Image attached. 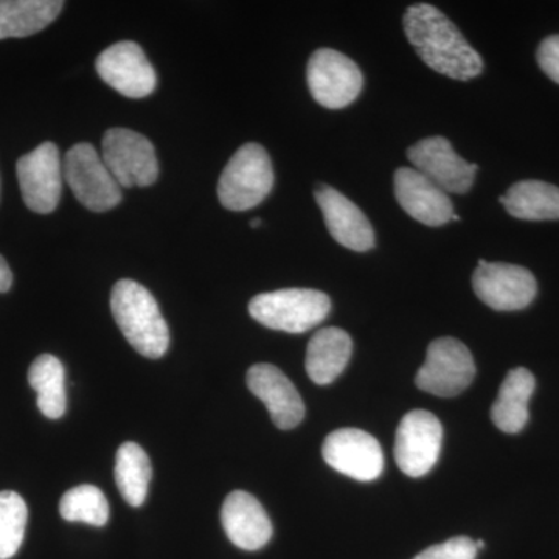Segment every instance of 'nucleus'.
<instances>
[{"label":"nucleus","instance_id":"17","mask_svg":"<svg viewBox=\"0 0 559 559\" xmlns=\"http://www.w3.org/2000/svg\"><path fill=\"white\" fill-rule=\"evenodd\" d=\"M248 388L266 404L272 421L278 429L289 430L300 425L305 417L304 400L278 367L271 364L250 367Z\"/></svg>","mask_w":559,"mask_h":559},{"label":"nucleus","instance_id":"32","mask_svg":"<svg viewBox=\"0 0 559 559\" xmlns=\"http://www.w3.org/2000/svg\"><path fill=\"white\" fill-rule=\"evenodd\" d=\"M459 219H460V216L455 215V213H454V215H452L451 221H459Z\"/></svg>","mask_w":559,"mask_h":559},{"label":"nucleus","instance_id":"5","mask_svg":"<svg viewBox=\"0 0 559 559\" xmlns=\"http://www.w3.org/2000/svg\"><path fill=\"white\" fill-rule=\"evenodd\" d=\"M64 180L76 200L92 212H108L121 201V187L91 143H76L62 164Z\"/></svg>","mask_w":559,"mask_h":559},{"label":"nucleus","instance_id":"9","mask_svg":"<svg viewBox=\"0 0 559 559\" xmlns=\"http://www.w3.org/2000/svg\"><path fill=\"white\" fill-rule=\"evenodd\" d=\"M16 171L22 200L32 212L47 215L58 207L64 170L55 143H40L38 148L22 156L17 160Z\"/></svg>","mask_w":559,"mask_h":559},{"label":"nucleus","instance_id":"8","mask_svg":"<svg viewBox=\"0 0 559 559\" xmlns=\"http://www.w3.org/2000/svg\"><path fill=\"white\" fill-rule=\"evenodd\" d=\"M307 80L312 98L326 109L347 108L364 87L358 64L333 49H319L311 55Z\"/></svg>","mask_w":559,"mask_h":559},{"label":"nucleus","instance_id":"3","mask_svg":"<svg viewBox=\"0 0 559 559\" xmlns=\"http://www.w3.org/2000/svg\"><path fill=\"white\" fill-rule=\"evenodd\" d=\"M331 310L326 294L316 289L290 288L259 294L249 304L257 322L285 333H305L320 325Z\"/></svg>","mask_w":559,"mask_h":559},{"label":"nucleus","instance_id":"25","mask_svg":"<svg viewBox=\"0 0 559 559\" xmlns=\"http://www.w3.org/2000/svg\"><path fill=\"white\" fill-rule=\"evenodd\" d=\"M60 513L66 521L103 527L109 521V503L100 488L80 485L62 496Z\"/></svg>","mask_w":559,"mask_h":559},{"label":"nucleus","instance_id":"7","mask_svg":"<svg viewBox=\"0 0 559 559\" xmlns=\"http://www.w3.org/2000/svg\"><path fill=\"white\" fill-rule=\"evenodd\" d=\"M476 377L473 355L463 342L454 337H440L430 342L426 362L415 377L423 392L440 399H452L469 388Z\"/></svg>","mask_w":559,"mask_h":559},{"label":"nucleus","instance_id":"4","mask_svg":"<svg viewBox=\"0 0 559 559\" xmlns=\"http://www.w3.org/2000/svg\"><path fill=\"white\" fill-rule=\"evenodd\" d=\"M274 187V168L267 151L246 143L231 156L218 183L221 204L231 212L257 207Z\"/></svg>","mask_w":559,"mask_h":559},{"label":"nucleus","instance_id":"21","mask_svg":"<svg viewBox=\"0 0 559 559\" xmlns=\"http://www.w3.org/2000/svg\"><path fill=\"white\" fill-rule=\"evenodd\" d=\"M62 7L60 0H0V39L36 35L57 20Z\"/></svg>","mask_w":559,"mask_h":559},{"label":"nucleus","instance_id":"23","mask_svg":"<svg viewBox=\"0 0 559 559\" xmlns=\"http://www.w3.org/2000/svg\"><path fill=\"white\" fill-rule=\"evenodd\" d=\"M66 374L61 360L53 355H40L28 370V382L38 393V407L44 417L61 418L68 407Z\"/></svg>","mask_w":559,"mask_h":559},{"label":"nucleus","instance_id":"14","mask_svg":"<svg viewBox=\"0 0 559 559\" xmlns=\"http://www.w3.org/2000/svg\"><path fill=\"white\" fill-rule=\"evenodd\" d=\"M415 170L421 173L447 193L465 194L473 187L477 165L469 164L452 148L444 138L419 140L407 150Z\"/></svg>","mask_w":559,"mask_h":559},{"label":"nucleus","instance_id":"29","mask_svg":"<svg viewBox=\"0 0 559 559\" xmlns=\"http://www.w3.org/2000/svg\"><path fill=\"white\" fill-rule=\"evenodd\" d=\"M11 285H13V274L7 260L0 255V294L9 293Z\"/></svg>","mask_w":559,"mask_h":559},{"label":"nucleus","instance_id":"11","mask_svg":"<svg viewBox=\"0 0 559 559\" xmlns=\"http://www.w3.org/2000/svg\"><path fill=\"white\" fill-rule=\"evenodd\" d=\"M443 441V426L428 411H412L401 419L395 440V460L406 476H426L436 466Z\"/></svg>","mask_w":559,"mask_h":559},{"label":"nucleus","instance_id":"26","mask_svg":"<svg viewBox=\"0 0 559 559\" xmlns=\"http://www.w3.org/2000/svg\"><path fill=\"white\" fill-rule=\"evenodd\" d=\"M28 509L14 491H0V559H10L20 551L27 527Z\"/></svg>","mask_w":559,"mask_h":559},{"label":"nucleus","instance_id":"22","mask_svg":"<svg viewBox=\"0 0 559 559\" xmlns=\"http://www.w3.org/2000/svg\"><path fill=\"white\" fill-rule=\"evenodd\" d=\"M513 218L524 221L559 219V189L543 180H520L499 198Z\"/></svg>","mask_w":559,"mask_h":559},{"label":"nucleus","instance_id":"27","mask_svg":"<svg viewBox=\"0 0 559 559\" xmlns=\"http://www.w3.org/2000/svg\"><path fill=\"white\" fill-rule=\"evenodd\" d=\"M476 543L468 536H457V538L430 546L414 559H476Z\"/></svg>","mask_w":559,"mask_h":559},{"label":"nucleus","instance_id":"19","mask_svg":"<svg viewBox=\"0 0 559 559\" xmlns=\"http://www.w3.org/2000/svg\"><path fill=\"white\" fill-rule=\"evenodd\" d=\"M353 341L347 331L342 329L319 330L311 337L307 348L308 377L318 385H329L341 377L352 358Z\"/></svg>","mask_w":559,"mask_h":559},{"label":"nucleus","instance_id":"2","mask_svg":"<svg viewBox=\"0 0 559 559\" xmlns=\"http://www.w3.org/2000/svg\"><path fill=\"white\" fill-rule=\"evenodd\" d=\"M117 325L140 355L159 359L170 347V330L156 299L134 280H120L110 296Z\"/></svg>","mask_w":559,"mask_h":559},{"label":"nucleus","instance_id":"20","mask_svg":"<svg viewBox=\"0 0 559 559\" xmlns=\"http://www.w3.org/2000/svg\"><path fill=\"white\" fill-rule=\"evenodd\" d=\"M532 371L518 367L507 373L500 385L498 400L492 404L491 419L506 433H518L528 421V401L535 392Z\"/></svg>","mask_w":559,"mask_h":559},{"label":"nucleus","instance_id":"12","mask_svg":"<svg viewBox=\"0 0 559 559\" xmlns=\"http://www.w3.org/2000/svg\"><path fill=\"white\" fill-rule=\"evenodd\" d=\"M322 455L331 468L359 481L377 480L384 471L380 441L366 430H334L323 441Z\"/></svg>","mask_w":559,"mask_h":559},{"label":"nucleus","instance_id":"13","mask_svg":"<svg viewBox=\"0 0 559 559\" xmlns=\"http://www.w3.org/2000/svg\"><path fill=\"white\" fill-rule=\"evenodd\" d=\"M95 66L102 80L124 97H148L156 90V70L142 47L131 40H121L102 51Z\"/></svg>","mask_w":559,"mask_h":559},{"label":"nucleus","instance_id":"16","mask_svg":"<svg viewBox=\"0 0 559 559\" xmlns=\"http://www.w3.org/2000/svg\"><path fill=\"white\" fill-rule=\"evenodd\" d=\"M395 197L411 218L429 227H440L450 223L454 205L447 191L415 168L401 167L395 171Z\"/></svg>","mask_w":559,"mask_h":559},{"label":"nucleus","instance_id":"18","mask_svg":"<svg viewBox=\"0 0 559 559\" xmlns=\"http://www.w3.org/2000/svg\"><path fill=\"white\" fill-rule=\"evenodd\" d=\"M227 538L242 550H260L272 538V524L263 506L246 491H231L221 509Z\"/></svg>","mask_w":559,"mask_h":559},{"label":"nucleus","instance_id":"31","mask_svg":"<svg viewBox=\"0 0 559 559\" xmlns=\"http://www.w3.org/2000/svg\"><path fill=\"white\" fill-rule=\"evenodd\" d=\"M476 547H477V550L484 549V547H485L484 540H481V539L476 540Z\"/></svg>","mask_w":559,"mask_h":559},{"label":"nucleus","instance_id":"15","mask_svg":"<svg viewBox=\"0 0 559 559\" xmlns=\"http://www.w3.org/2000/svg\"><path fill=\"white\" fill-rule=\"evenodd\" d=\"M314 198L334 240L355 252L374 248L373 227L355 202L325 183L316 187Z\"/></svg>","mask_w":559,"mask_h":559},{"label":"nucleus","instance_id":"6","mask_svg":"<svg viewBox=\"0 0 559 559\" xmlns=\"http://www.w3.org/2000/svg\"><path fill=\"white\" fill-rule=\"evenodd\" d=\"M102 157L121 189L153 186L159 176L156 150L145 135L112 128L102 142Z\"/></svg>","mask_w":559,"mask_h":559},{"label":"nucleus","instance_id":"30","mask_svg":"<svg viewBox=\"0 0 559 559\" xmlns=\"http://www.w3.org/2000/svg\"><path fill=\"white\" fill-rule=\"evenodd\" d=\"M261 224H263V221H261L260 218L250 221V226H252L253 229H257V227H260Z\"/></svg>","mask_w":559,"mask_h":559},{"label":"nucleus","instance_id":"10","mask_svg":"<svg viewBox=\"0 0 559 559\" xmlns=\"http://www.w3.org/2000/svg\"><path fill=\"white\" fill-rule=\"evenodd\" d=\"M473 288L485 305L496 311H520L538 293L535 275L525 267L479 260L473 275Z\"/></svg>","mask_w":559,"mask_h":559},{"label":"nucleus","instance_id":"1","mask_svg":"<svg viewBox=\"0 0 559 559\" xmlns=\"http://www.w3.org/2000/svg\"><path fill=\"white\" fill-rule=\"evenodd\" d=\"M404 33L430 69L459 81L476 79L484 70L480 55L454 22L429 3L412 5L404 14Z\"/></svg>","mask_w":559,"mask_h":559},{"label":"nucleus","instance_id":"28","mask_svg":"<svg viewBox=\"0 0 559 559\" xmlns=\"http://www.w3.org/2000/svg\"><path fill=\"white\" fill-rule=\"evenodd\" d=\"M536 60L543 72L559 84V35L549 36L540 43Z\"/></svg>","mask_w":559,"mask_h":559},{"label":"nucleus","instance_id":"24","mask_svg":"<svg viewBox=\"0 0 559 559\" xmlns=\"http://www.w3.org/2000/svg\"><path fill=\"white\" fill-rule=\"evenodd\" d=\"M151 476L153 469L146 452L132 441L121 444L116 455V484L131 507H140L145 502Z\"/></svg>","mask_w":559,"mask_h":559}]
</instances>
